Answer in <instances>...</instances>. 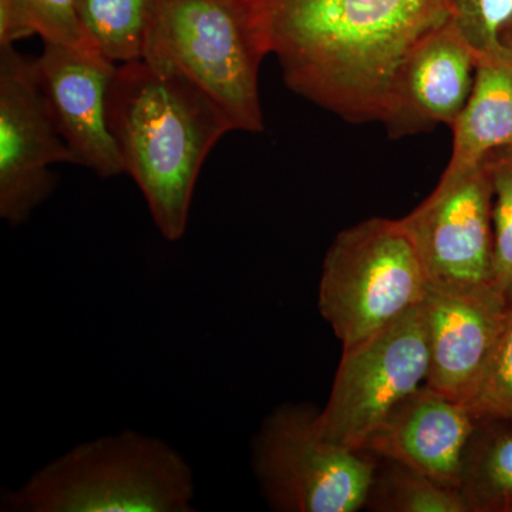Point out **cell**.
Instances as JSON below:
<instances>
[{"instance_id": "15", "label": "cell", "mask_w": 512, "mask_h": 512, "mask_svg": "<svg viewBox=\"0 0 512 512\" xmlns=\"http://www.w3.org/2000/svg\"><path fill=\"white\" fill-rule=\"evenodd\" d=\"M461 494L470 512H512V429L478 423L464 457Z\"/></svg>"}, {"instance_id": "3", "label": "cell", "mask_w": 512, "mask_h": 512, "mask_svg": "<svg viewBox=\"0 0 512 512\" xmlns=\"http://www.w3.org/2000/svg\"><path fill=\"white\" fill-rule=\"evenodd\" d=\"M194 471L157 437L123 430L77 444L15 490L3 512H191Z\"/></svg>"}, {"instance_id": "7", "label": "cell", "mask_w": 512, "mask_h": 512, "mask_svg": "<svg viewBox=\"0 0 512 512\" xmlns=\"http://www.w3.org/2000/svg\"><path fill=\"white\" fill-rule=\"evenodd\" d=\"M429 340L423 303L386 328L343 348L328 403L319 409L326 439L363 451L397 404L426 384Z\"/></svg>"}, {"instance_id": "4", "label": "cell", "mask_w": 512, "mask_h": 512, "mask_svg": "<svg viewBox=\"0 0 512 512\" xmlns=\"http://www.w3.org/2000/svg\"><path fill=\"white\" fill-rule=\"evenodd\" d=\"M269 55L252 0H157L143 59L177 70L235 131L264 130L259 69Z\"/></svg>"}, {"instance_id": "14", "label": "cell", "mask_w": 512, "mask_h": 512, "mask_svg": "<svg viewBox=\"0 0 512 512\" xmlns=\"http://www.w3.org/2000/svg\"><path fill=\"white\" fill-rule=\"evenodd\" d=\"M453 130V151L441 178L457 177L497 151L512 150V43L478 55L476 79Z\"/></svg>"}, {"instance_id": "6", "label": "cell", "mask_w": 512, "mask_h": 512, "mask_svg": "<svg viewBox=\"0 0 512 512\" xmlns=\"http://www.w3.org/2000/svg\"><path fill=\"white\" fill-rule=\"evenodd\" d=\"M319 409L286 403L262 421L252 468L269 508L279 512H355L365 508L377 467L367 451L326 439Z\"/></svg>"}, {"instance_id": "16", "label": "cell", "mask_w": 512, "mask_h": 512, "mask_svg": "<svg viewBox=\"0 0 512 512\" xmlns=\"http://www.w3.org/2000/svg\"><path fill=\"white\" fill-rule=\"evenodd\" d=\"M156 5L157 0H77L87 39L117 66L143 59Z\"/></svg>"}, {"instance_id": "22", "label": "cell", "mask_w": 512, "mask_h": 512, "mask_svg": "<svg viewBox=\"0 0 512 512\" xmlns=\"http://www.w3.org/2000/svg\"><path fill=\"white\" fill-rule=\"evenodd\" d=\"M35 35L22 0H0V47L15 46Z\"/></svg>"}, {"instance_id": "13", "label": "cell", "mask_w": 512, "mask_h": 512, "mask_svg": "<svg viewBox=\"0 0 512 512\" xmlns=\"http://www.w3.org/2000/svg\"><path fill=\"white\" fill-rule=\"evenodd\" d=\"M477 427L466 404L453 402L423 384L394 407L363 451L460 490L464 457Z\"/></svg>"}, {"instance_id": "1", "label": "cell", "mask_w": 512, "mask_h": 512, "mask_svg": "<svg viewBox=\"0 0 512 512\" xmlns=\"http://www.w3.org/2000/svg\"><path fill=\"white\" fill-rule=\"evenodd\" d=\"M286 86L350 123L382 119L394 70L451 0H252Z\"/></svg>"}, {"instance_id": "11", "label": "cell", "mask_w": 512, "mask_h": 512, "mask_svg": "<svg viewBox=\"0 0 512 512\" xmlns=\"http://www.w3.org/2000/svg\"><path fill=\"white\" fill-rule=\"evenodd\" d=\"M35 66L47 109L76 164L101 178L124 174L109 123L117 64L97 52L45 45Z\"/></svg>"}, {"instance_id": "2", "label": "cell", "mask_w": 512, "mask_h": 512, "mask_svg": "<svg viewBox=\"0 0 512 512\" xmlns=\"http://www.w3.org/2000/svg\"><path fill=\"white\" fill-rule=\"evenodd\" d=\"M110 130L124 174L168 241L187 231L207 157L235 131L227 114L184 74L146 59L119 64L109 94Z\"/></svg>"}, {"instance_id": "10", "label": "cell", "mask_w": 512, "mask_h": 512, "mask_svg": "<svg viewBox=\"0 0 512 512\" xmlns=\"http://www.w3.org/2000/svg\"><path fill=\"white\" fill-rule=\"evenodd\" d=\"M478 63L453 18L431 29L394 70L382 119L392 138L453 127L473 90Z\"/></svg>"}, {"instance_id": "12", "label": "cell", "mask_w": 512, "mask_h": 512, "mask_svg": "<svg viewBox=\"0 0 512 512\" xmlns=\"http://www.w3.org/2000/svg\"><path fill=\"white\" fill-rule=\"evenodd\" d=\"M423 308L429 340L426 386L468 406L493 355L510 303L497 285L429 288Z\"/></svg>"}, {"instance_id": "20", "label": "cell", "mask_w": 512, "mask_h": 512, "mask_svg": "<svg viewBox=\"0 0 512 512\" xmlns=\"http://www.w3.org/2000/svg\"><path fill=\"white\" fill-rule=\"evenodd\" d=\"M453 20L478 55L512 43V0H451Z\"/></svg>"}, {"instance_id": "9", "label": "cell", "mask_w": 512, "mask_h": 512, "mask_svg": "<svg viewBox=\"0 0 512 512\" xmlns=\"http://www.w3.org/2000/svg\"><path fill=\"white\" fill-rule=\"evenodd\" d=\"M430 288L495 285L493 181L488 161L439 184L402 218Z\"/></svg>"}, {"instance_id": "5", "label": "cell", "mask_w": 512, "mask_h": 512, "mask_svg": "<svg viewBox=\"0 0 512 512\" xmlns=\"http://www.w3.org/2000/svg\"><path fill=\"white\" fill-rule=\"evenodd\" d=\"M429 278L402 220L369 218L343 229L323 259L318 308L343 348L420 306Z\"/></svg>"}, {"instance_id": "18", "label": "cell", "mask_w": 512, "mask_h": 512, "mask_svg": "<svg viewBox=\"0 0 512 512\" xmlns=\"http://www.w3.org/2000/svg\"><path fill=\"white\" fill-rule=\"evenodd\" d=\"M468 409L478 423L504 421L512 424V305Z\"/></svg>"}, {"instance_id": "17", "label": "cell", "mask_w": 512, "mask_h": 512, "mask_svg": "<svg viewBox=\"0 0 512 512\" xmlns=\"http://www.w3.org/2000/svg\"><path fill=\"white\" fill-rule=\"evenodd\" d=\"M377 464L365 508L379 512H470L464 495L397 461Z\"/></svg>"}, {"instance_id": "19", "label": "cell", "mask_w": 512, "mask_h": 512, "mask_svg": "<svg viewBox=\"0 0 512 512\" xmlns=\"http://www.w3.org/2000/svg\"><path fill=\"white\" fill-rule=\"evenodd\" d=\"M493 181L495 285L512 305V150L487 158Z\"/></svg>"}, {"instance_id": "21", "label": "cell", "mask_w": 512, "mask_h": 512, "mask_svg": "<svg viewBox=\"0 0 512 512\" xmlns=\"http://www.w3.org/2000/svg\"><path fill=\"white\" fill-rule=\"evenodd\" d=\"M22 3L36 35L42 37L45 45L97 52L80 22L77 0H22Z\"/></svg>"}, {"instance_id": "8", "label": "cell", "mask_w": 512, "mask_h": 512, "mask_svg": "<svg viewBox=\"0 0 512 512\" xmlns=\"http://www.w3.org/2000/svg\"><path fill=\"white\" fill-rule=\"evenodd\" d=\"M56 164H76L57 131L35 59L0 47V218L25 224L52 195Z\"/></svg>"}]
</instances>
